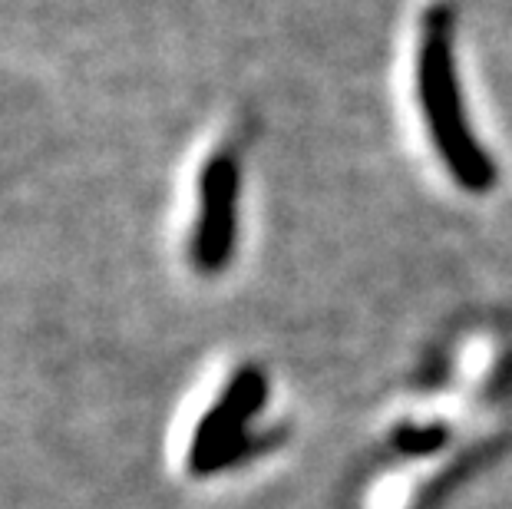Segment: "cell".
<instances>
[{
    "mask_svg": "<svg viewBox=\"0 0 512 509\" xmlns=\"http://www.w3.org/2000/svg\"><path fill=\"white\" fill-rule=\"evenodd\" d=\"M417 93L420 110L427 119L430 139L450 176L470 192H486L496 182V166L479 146L470 119L463 110L460 77H456L453 53V24L450 14L437 7L423 27L420 53H417Z\"/></svg>",
    "mask_w": 512,
    "mask_h": 509,
    "instance_id": "obj_1",
    "label": "cell"
},
{
    "mask_svg": "<svg viewBox=\"0 0 512 509\" xmlns=\"http://www.w3.org/2000/svg\"><path fill=\"white\" fill-rule=\"evenodd\" d=\"M238 192V159L232 153H215L199 176V212L192 229V262L202 275L222 272L232 262L238 242Z\"/></svg>",
    "mask_w": 512,
    "mask_h": 509,
    "instance_id": "obj_2",
    "label": "cell"
},
{
    "mask_svg": "<svg viewBox=\"0 0 512 509\" xmlns=\"http://www.w3.org/2000/svg\"><path fill=\"white\" fill-rule=\"evenodd\" d=\"M261 400H265V377L255 367H242L195 424L189 443L192 473H215L242 450L245 427L261 407Z\"/></svg>",
    "mask_w": 512,
    "mask_h": 509,
    "instance_id": "obj_3",
    "label": "cell"
}]
</instances>
